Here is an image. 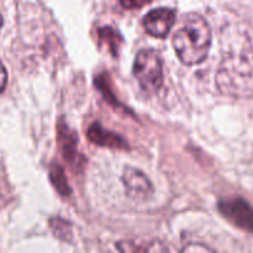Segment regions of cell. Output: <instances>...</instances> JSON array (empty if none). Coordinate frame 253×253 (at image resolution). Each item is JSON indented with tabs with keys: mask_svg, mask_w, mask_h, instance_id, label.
Returning a JSON list of instances; mask_svg holds the SVG:
<instances>
[{
	"mask_svg": "<svg viewBox=\"0 0 253 253\" xmlns=\"http://www.w3.org/2000/svg\"><path fill=\"white\" fill-rule=\"evenodd\" d=\"M175 11L168 7H160V9L151 10L143 17V26L145 30L153 37H163L169 34L170 29L175 22Z\"/></svg>",
	"mask_w": 253,
	"mask_h": 253,
	"instance_id": "obj_5",
	"label": "cell"
},
{
	"mask_svg": "<svg viewBox=\"0 0 253 253\" xmlns=\"http://www.w3.org/2000/svg\"><path fill=\"white\" fill-rule=\"evenodd\" d=\"M123 183L127 195L133 200H145L153 193L152 183L141 170L136 168H125Z\"/></svg>",
	"mask_w": 253,
	"mask_h": 253,
	"instance_id": "obj_6",
	"label": "cell"
},
{
	"mask_svg": "<svg viewBox=\"0 0 253 253\" xmlns=\"http://www.w3.org/2000/svg\"><path fill=\"white\" fill-rule=\"evenodd\" d=\"M52 230H53L54 235L62 240H68L71 237V225L68 222L63 221L61 219H53L51 221Z\"/></svg>",
	"mask_w": 253,
	"mask_h": 253,
	"instance_id": "obj_10",
	"label": "cell"
},
{
	"mask_svg": "<svg viewBox=\"0 0 253 253\" xmlns=\"http://www.w3.org/2000/svg\"><path fill=\"white\" fill-rule=\"evenodd\" d=\"M49 178H51V182L53 184V187L56 188L57 192L59 193L63 197H68L71 194V187L68 184V180H67L66 173H64L63 168L61 166L53 165L49 168Z\"/></svg>",
	"mask_w": 253,
	"mask_h": 253,
	"instance_id": "obj_9",
	"label": "cell"
},
{
	"mask_svg": "<svg viewBox=\"0 0 253 253\" xmlns=\"http://www.w3.org/2000/svg\"><path fill=\"white\" fill-rule=\"evenodd\" d=\"M216 85L222 94L234 98L253 95V47L247 40L221 59Z\"/></svg>",
	"mask_w": 253,
	"mask_h": 253,
	"instance_id": "obj_1",
	"label": "cell"
},
{
	"mask_svg": "<svg viewBox=\"0 0 253 253\" xmlns=\"http://www.w3.org/2000/svg\"><path fill=\"white\" fill-rule=\"evenodd\" d=\"M151 0H120V4L123 5L125 9H140L143 7L146 4H148Z\"/></svg>",
	"mask_w": 253,
	"mask_h": 253,
	"instance_id": "obj_11",
	"label": "cell"
},
{
	"mask_svg": "<svg viewBox=\"0 0 253 253\" xmlns=\"http://www.w3.org/2000/svg\"><path fill=\"white\" fill-rule=\"evenodd\" d=\"M57 131H58L57 140L59 141L64 160L67 162L76 163L78 161V152H77V143H78V141H77L76 133L63 123H59Z\"/></svg>",
	"mask_w": 253,
	"mask_h": 253,
	"instance_id": "obj_8",
	"label": "cell"
},
{
	"mask_svg": "<svg viewBox=\"0 0 253 253\" xmlns=\"http://www.w3.org/2000/svg\"><path fill=\"white\" fill-rule=\"evenodd\" d=\"M219 210L231 224L247 232H253V208L241 198L221 200Z\"/></svg>",
	"mask_w": 253,
	"mask_h": 253,
	"instance_id": "obj_4",
	"label": "cell"
},
{
	"mask_svg": "<svg viewBox=\"0 0 253 253\" xmlns=\"http://www.w3.org/2000/svg\"><path fill=\"white\" fill-rule=\"evenodd\" d=\"M211 31L199 15H188L173 36V47L178 58L187 66L202 63L209 53Z\"/></svg>",
	"mask_w": 253,
	"mask_h": 253,
	"instance_id": "obj_2",
	"label": "cell"
},
{
	"mask_svg": "<svg viewBox=\"0 0 253 253\" xmlns=\"http://www.w3.org/2000/svg\"><path fill=\"white\" fill-rule=\"evenodd\" d=\"M7 83V73H6V69L5 67L2 66V63L0 62V93H2L6 86Z\"/></svg>",
	"mask_w": 253,
	"mask_h": 253,
	"instance_id": "obj_12",
	"label": "cell"
},
{
	"mask_svg": "<svg viewBox=\"0 0 253 253\" xmlns=\"http://www.w3.org/2000/svg\"><path fill=\"white\" fill-rule=\"evenodd\" d=\"M2 24H4V20H2V16H1V14H0V31H1Z\"/></svg>",
	"mask_w": 253,
	"mask_h": 253,
	"instance_id": "obj_13",
	"label": "cell"
},
{
	"mask_svg": "<svg viewBox=\"0 0 253 253\" xmlns=\"http://www.w3.org/2000/svg\"><path fill=\"white\" fill-rule=\"evenodd\" d=\"M88 138L93 143L98 146H103V147H110V148H127V143L116 133L111 132V131L105 130L100 124H93L90 128L88 130Z\"/></svg>",
	"mask_w": 253,
	"mask_h": 253,
	"instance_id": "obj_7",
	"label": "cell"
},
{
	"mask_svg": "<svg viewBox=\"0 0 253 253\" xmlns=\"http://www.w3.org/2000/svg\"><path fill=\"white\" fill-rule=\"evenodd\" d=\"M133 74L141 88L148 93L157 91L163 83L162 59L155 49H141L133 62Z\"/></svg>",
	"mask_w": 253,
	"mask_h": 253,
	"instance_id": "obj_3",
	"label": "cell"
}]
</instances>
